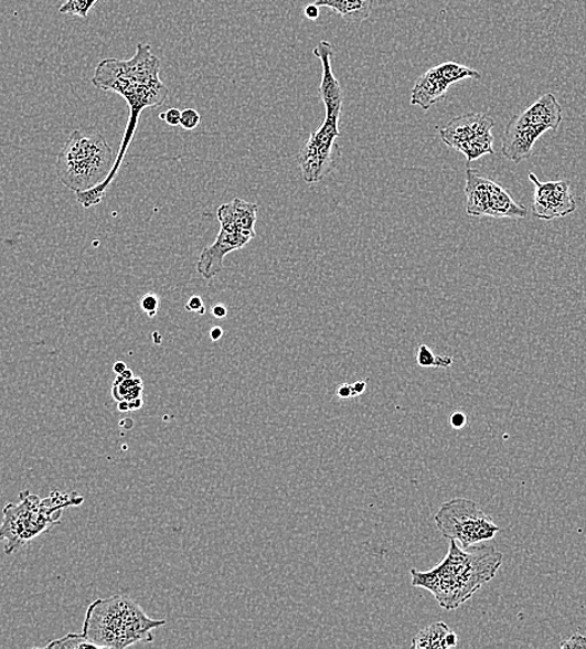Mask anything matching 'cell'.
<instances>
[{"mask_svg": "<svg viewBox=\"0 0 586 649\" xmlns=\"http://www.w3.org/2000/svg\"><path fill=\"white\" fill-rule=\"evenodd\" d=\"M166 625V619L150 618L130 597L115 595L90 604L82 634L100 649H124L140 642H152L153 629Z\"/></svg>", "mask_w": 586, "mask_h": 649, "instance_id": "2", "label": "cell"}, {"mask_svg": "<svg viewBox=\"0 0 586 649\" xmlns=\"http://www.w3.org/2000/svg\"><path fill=\"white\" fill-rule=\"evenodd\" d=\"M454 358L436 355L427 345H420L417 352V364L420 368L449 369Z\"/></svg>", "mask_w": 586, "mask_h": 649, "instance_id": "22", "label": "cell"}, {"mask_svg": "<svg viewBox=\"0 0 586 649\" xmlns=\"http://www.w3.org/2000/svg\"><path fill=\"white\" fill-rule=\"evenodd\" d=\"M217 217L221 228L216 241L201 252L196 265L198 273L206 280L216 278L224 270V259L230 253L243 249L256 237L255 232L243 231L235 224L228 204L219 208Z\"/></svg>", "mask_w": 586, "mask_h": 649, "instance_id": "7", "label": "cell"}, {"mask_svg": "<svg viewBox=\"0 0 586 649\" xmlns=\"http://www.w3.org/2000/svg\"><path fill=\"white\" fill-rule=\"evenodd\" d=\"M561 648L563 649H572V648H586V637L583 635L576 634L573 635L571 638L565 639L562 642Z\"/></svg>", "mask_w": 586, "mask_h": 649, "instance_id": "29", "label": "cell"}, {"mask_svg": "<svg viewBox=\"0 0 586 649\" xmlns=\"http://www.w3.org/2000/svg\"><path fill=\"white\" fill-rule=\"evenodd\" d=\"M140 307L148 315V318H156L160 309L159 296L152 292L143 295L140 300Z\"/></svg>", "mask_w": 586, "mask_h": 649, "instance_id": "25", "label": "cell"}, {"mask_svg": "<svg viewBox=\"0 0 586 649\" xmlns=\"http://www.w3.org/2000/svg\"><path fill=\"white\" fill-rule=\"evenodd\" d=\"M450 628L445 623L428 626L413 638L412 648L416 649H446V637Z\"/></svg>", "mask_w": 586, "mask_h": 649, "instance_id": "18", "label": "cell"}, {"mask_svg": "<svg viewBox=\"0 0 586 649\" xmlns=\"http://www.w3.org/2000/svg\"><path fill=\"white\" fill-rule=\"evenodd\" d=\"M98 2L99 0H65L60 8V13L86 19Z\"/></svg>", "mask_w": 586, "mask_h": 649, "instance_id": "24", "label": "cell"}, {"mask_svg": "<svg viewBox=\"0 0 586 649\" xmlns=\"http://www.w3.org/2000/svg\"><path fill=\"white\" fill-rule=\"evenodd\" d=\"M111 396L118 403L119 412H137L143 405V384L127 369L115 379Z\"/></svg>", "mask_w": 586, "mask_h": 649, "instance_id": "13", "label": "cell"}, {"mask_svg": "<svg viewBox=\"0 0 586 649\" xmlns=\"http://www.w3.org/2000/svg\"><path fill=\"white\" fill-rule=\"evenodd\" d=\"M201 116L195 109H185L181 111L180 126L185 130H194L199 127Z\"/></svg>", "mask_w": 586, "mask_h": 649, "instance_id": "26", "label": "cell"}, {"mask_svg": "<svg viewBox=\"0 0 586 649\" xmlns=\"http://www.w3.org/2000/svg\"><path fill=\"white\" fill-rule=\"evenodd\" d=\"M303 12L305 17L311 19V21H316V19L320 17L319 7L316 4L307 6Z\"/></svg>", "mask_w": 586, "mask_h": 649, "instance_id": "34", "label": "cell"}, {"mask_svg": "<svg viewBox=\"0 0 586 649\" xmlns=\"http://www.w3.org/2000/svg\"><path fill=\"white\" fill-rule=\"evenodd\" d=\"M487 216L496 219H524L528 210L515 202L504 188L491 181Z\"/></svg>", "mask_w": 586, "mask_h": 649, "instance_id": "16", "label": "cell"}, {"mask_svg": "<svg viewBox=\"0 0 586 649\" xmlns=\"http://www.w3.org/2000/svg\"><path fill=\"white\" fill-rule=\"evenodd\" d=\"M530 180L535 188L532 210L536 219L550 222L575 212L576 203L568 180L542 183L534 173L530 174Z\"/></svg>", "mask_w": 586, "mask_h": 649, "instance_id": "9", "label": "cell"}, {"mask_svg": "<svg viewBox=\"0 0 586 649\" xmlns=\"http://www.w3.org/2000/svg\"><path fill=\"white\" fill-rule=\"evenodd\" d=\"M436 72L450 87L458 82L466 79H480L482 74L476 70L468 68V66L455 62H446L435 66Z\"/></svg>", "mask_w": 586, "mask_h": 649, "instance_id": "21", "label": "cell"}, {"mask_svg": "<svg viewBox=\"0 0 586 649\" xmlns=\"http://www.w3.org/2000/svg\"><path fill=\"white\" fill-rule=\"evenodd\" d=\"M185 310L189 312H196L199 315H205L206 309L203 299L200 296H191V298L185 304Z\"/></svg>", "mask_w": 586, "mask_h": 649, "instance_id": "27", "label": "cell"}, {"mask_svg": "<svg viewBox=\"0 0 586 649\" xmlns=\"http://www.w3.org/2000/svg\"><path fill=\"white\" fill-rule=\"evenodd\" d=\"M491 179H487L475 169L467 170L465 193L467 196L466 210L470 216H487L489 202V185Z\"/></svg>", "mask_w": 586, "mask_h": 649, "instance_id": "15", "label": "cell"}, {"mask_svg": "<svg viewBox=\"0 0 586 649\" xmlns=\"http://www.w3.org/2000/svg\"><path fill=\"white\" fill-rule=\"evenodd\" d=\"M114 152L99 132L74 130L56 158V175L74 193L103 183L114 167Z\"/></svg>", "mask_w": 586, "mask_h": 649, "instance_id": "4", "label": "cell"}, {"mask_svg": "<svg viewBox=\"0 0 586 649\" xmlns=\"http://www.w3.org/2000/svg\"><path fill=\"white\" fill-rule=\"evenodd\" d=\"M160 119L164 120L170 127L180 126L181 110L171 108L166 113H160Z\"/></svg>", "mask_w": 586, "mask_h": 649, "instance_id": "28", "label": "cell"}, {"mask_svg": "<svg viewBox=\"0 0 586 649\" xmlns=\"http://www.w3.org/2000/svg\"><path fill=\"white\" fill-rule=\"evenodd\" d=\"M335 394H338V396L342 400H348L353 397V390H352V385L350 384H343L341 385L338 391H335Z\"/></svg>", "mask_w": 586, "mask_h": 649, "instance_id": "32", "label": "cell"}, {"mask_svg": "<svg viewBox=\"0 0 586 649\" xmlns=\"http://www.w3.org/2000/svg\"><path fill=\"white\" fill-rule=\"evenodd\" d=\"M160 68V60L151 53V45L139 43L132 58L103 60L96 65L92 84L96 89L103 91L108 84L117 81H159Z\"/></svg>", "mask_w": 586, "mask_h": 649, "instance_id": "8", "label": "cell"}, {"mask_svg": "<svg viewBox=\"0 0 586 649\" xmlns=\"http://www.w3.org/2000/svg\"><path fill=\"white\" fill-rule=\"evenodd\" d=\"M447 648L456 647L458 645V636L455 632L449 631L446 637Z\"/></svg>", "mask_w": 586, "mask_h": 649, "instance_id": "36", "label": "cell"}, {"mask_svg": "<svg viewBox=\"0 0 586 649\" xmlns=\"http://www.w3.org/2000/svg\"><path fill=\"white\" fill-rule=\"evenodd\" d=\"M494 127L496 121L488 114L470 113L450 120L439 130V136L447 147L458 150L466 141L492 131Z\"/></svg>", "mask_w": 586, "mask_h": 649, "instance_id": "11", "label": "cell"}, {"mask_svg": "<svg viewBox=\"0 0 586 649\" xmlns=\"http://www.w3.org/2000/svg\"><path fill=\"white\" fill-rule=\"evenodd\" d=\"M449 85L440 78L435 68L420 75L412 91L411 104L429 110L446 97Z\"/></svg>", "mask_w": 586, "mask_h": 649, "instance_id": "14", "label": "cell"}, {"mask_svg": "<svg viewBox=\"0 0 586 649\" xmlns=\"http://www.w3.org/2000/svg\"><path fill=\"white\" fill-rule=\"evenodd\" d=\"M441 536L460 542L465 550L493 540L501 528L468 499H454L440 506L435 514Z\"/></svg>", "mask_w": 586, "mask_h": 649, "instance_id": "5", "label": "cell"}, {"mask_svg": "<svg viewBox=\"0 0 586 649\" xmlns=\"http://www.w3.org/2000/svg\"><path fill=\"white\" fill-rule=\"evenodd\" d=\"M211 313H213L214 318L223 320L227 317V308L223 304H217L211 309Z\"/></svg>", "mask_w": 586, "mask_h": 649, "instance_id": "31", "label": "cell"}, {"mask_svg": "<svg viewBox=\"0 0 586 649\" xmlns=\"http://www.w3.org/2000/svg\"><path fill=\"white\" fill-rule=\"evenodd\" d=\"M228 206L234 222L239 228H243V231L246 232H255L258 212V206L256 204L236 198L232 203H228Z\"/></svg>", "mask_w": 586, "mask_h": 649, "instance_id": "19", "label": "cell"}, {"mask_svg": "<svg viewBox=\"0 0 586 649\" xmlns=\"http://www.w3.org/2000/svg\"><path fill=\"white\" fill-rule=\"evenodd\" d=\"M366 387H367L366 381H364V380L355 381V383L352 384L353 397H358V396L362 395L364 393V391H366Z\"/></svg>", "mask_w": 586, "mask_h": 649, "instance_id": "33", "label": "cell"}, {"mask_svg": "<svg viewBox=\"0 0 586 649\" xmlns=\"http://www.w3.org/2000/svg\"><path fill=\"white\" fill-rule=\"evenodd\" d=\"M45 648L51 649H82V648H94L99 649L89 641L83 634H70L60 639L47 643Z\"/></svg>", "mask_w": 586, "mask_h": 649, "instance_id": "23", "label": "cell"}, {"mask_svg": "<svg viewBox=\"0 0 586 649\" xmlns=\"http://www.w3.org/2000/svg\"><path fill=\"white\" fill-rule=\"evenodd\" d=\"M84 502L78 492L53 491L46 499L24 490L18 503H8L0 523V541H6V555L11 556L41 534L61 523L65 509Z\"/></svg>", "mask_w": 586, "mask_h": 649, "instance_id": "3", "label": "cell"}, {"mask_svg": "<svg viewBox=\"0 0 586 649\" xmlns=\"http://www.w3.org/2000/svg\"><path fill=\"white\" fill-rule=\"evenodd\" d=\"M326 118L305 142L299 156L302 178L307 184L320 183L338 167L341 148L335 142L341 136L340 120L342 108H324Z\"/></svg>", "mask_w": 586, "mask_h": 649, "instance_id": "6", "label": "cell"}, {"mask_svg": "<svg viewBox=\"0 0 586 649\" xmlns=\"http://www.w3.org/2000/svg\"><path fill=\"white\" fill-rule=\"evenodd\" d=\"M502 563L503 553L493 546L479 543L462 550L450 540L448 555L438 566L411 570L412 586L429 591L441 608L454 610L491 582Z\"/></svg>", "mask_w": 586, "mask_h": 649, "instance_id": "1", "label": "cell"}, {"mask_svg": "<svg viewBox=\"0 0 586 649\" xmlns=\"http://www.w3.org/2000/svg\"><path fill=\"white\" fill-rule=\"evenodd\" d=\"M127 369V365H125V362L122 361H118L117 364L114 365V371L117 372V375L121 374V372Z\"/></svg>", "mask_w": 586, "mask_h": 649, "instance_id": "37", "label": "cell"}, {"mask_svg": "<svg viewBox=\"0 0 586 649\" xmlns=\"http://www.w3.org/2000/svg\"><path fill=\"white\" fill-rule=\"evenodd\" d=\"M544 131L528 123L521 114L514 116L504 130L502 155L505 159L522 162L533 155L534 145Z\"/></svg>", "mask_w": 586, "mask_h": 649, "instance_id": "10", "label": "cell"}, {"mask_svg": "<svg viewBox=\"0 0 586 649\" xmlns=\"http://www.w3.org/2000/svg\"><path fill=\"white\" fill-rule=\"evenodd\" d=\"M313 4L332 9L344 21L361 22L370 18L373 0H313Z\"/></svg>", "mask_w": 586, "mask_h": 649, "instance_id": "17", "label": "cell"}, {"mask_svg": "<svg viewBox=\"0 0 586 649\" xmlns=\"http://www.w3.org/2000/svg\"><path fill=\"white\" fill-rule=\"evenodd\" d=\"M493 141L492 131L483 132L466 141L458 151L462 152L469 162L475 161L484 156L494 155Z\"/></svg>", "mask_w": 586, "mask_h": 649, "instance_id": "20", "label": "cell"}, {"mask_svg": "<svg viewBox=\"0 0 586 649\" xmlns=\"http://www.w3.org/2000/svg\"><path fill=\"white\" fill-rule=\"evenodd\" d=\"M224 337V330L220 327H214L210 330V338L213 341H219L221 338Z\"/></svg>", "mask_w": 586, "mask_h": 649, "instance_id": "35", "label": "cell"}, {"mask_svg": "<svg viewBox=\"0 0 586 649\" xmlns=\"http://www.w3.org/2000/svg\"><path fill=\"white\" fill-rule=\"evenodd\" d=\"M528 123L544 132L558 130L563 120V108L555 95L546 93L522 113Z\"/></svg>", "mask_w": 586, "mask_h": 649, "instance_id": "12", "label": "cell"}, {"mask_svg": "<svg viewBox=\"0 0 586 649\" xmlns=\"http://www.w3.org/2000/svg\"><path fill=\"white\" fill-rule=\"evenodd\" d=\"M449 424L456 429L464 428L467 425V416L464 413L455 412L449 417Z\"/></svg>", "mask_w": 586, "mask_h": 649, "instance_id": "30", "label": "cell"}]
</instances>
